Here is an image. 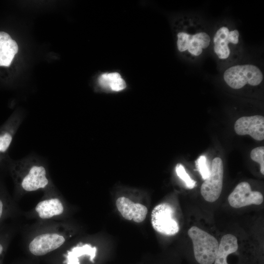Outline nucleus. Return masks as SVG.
<instances>
[{
	"mask_svg": "<svg viewBox=\"0 0 264 264\" xmlns=\"http://www.w3.org/2000/svg\"><path fill=\"white\" fill-rule=\"evenodd\" d=\"M223 79L230 88L240 89L246 84L252 86L259 85L263 80V74L260 69L254 65H236L225 71Z\"/></svg>",
	"mask_w": 264,
	"mask_h": 264,
	"instance_id": "5",
	"label": "nucleus"
},
{
	"mask_svg": "<svg viewBox=\"0 0 264 264\" xmlns=\"http://www.w3.org/2000/svg\"><path fill=\"white\" fill-rule=\"evenodd\" d=\"M68 209L65 199L56 188L44 192L40 201L22 216L36 222L66 221Z\"/></svg>",
	"mask_w": 264,
	"mask_h": 264,
	"instance_id": "3",
	"label": "nucleus"
},
{
	"mask_svg": "<svg viewBox=\"0 0 264 264\" xmlns=\"http://www.w3.org/2000/svg\"><path fill=\"white\" fill-rule=\"evenodd\" d=\"M234 130L238 135L248 134L255 140H263L264 139V117L259 115L241 117L235 122Z\"/></svg>",
	"mask_w": 264,
	"mask_h": 264,
	"instance_id": "10",
	"label": "nucleus"
},
{
	"mask_svg": "<svg viewBox=\"0 0 264 264\" xmlns=\"http://www.w3.org/2000/svg\"><path fill=\"white\" fill-rule=\"evenodd\" d=\"M176 172L179 178L183 181L187 188L191 189L196 186V181L190 176L181 164L178 163L176 165Z\"/></svg>",
	"mask_w": 264,
	"mask_h": 264,
	"instance_id": "18",
	"label": "nucleus"
},
{
	"mask_svg": "<svg viewBox=\"0 0 264 264\" xmlns=\"http://www.w3.org/2000/svg\"><path fill=\"white\" fill-rule=\"evenodd\" d=\"M188 235L192 241L196 262L198 264H214L219 244L218 240L196 226L188 230Z\"/></svg>",
	"mask_w": 264,
	"mask_h": 264,
	"instance_id": "4",
	"label": "nucleus"
},
{
	"mask_svg": "<svg viewBox=\"0 0 264 264\" xmlns=\"http://www.w3.org/2000/svg\"><path fill=\"white\" fill-rule=\"evenodd\" d=\"M73 234L68 220L34 221L22 229V242L30 254L42 257L61 248Z\"/></svg>",
	"mask_w": 264,
	"mask_h": 264,
	"instance_id": "1",
	"label": "nucleus"
},
{
	"mask_svg": "<svg viewBox=\"0 0 264 264\" xmlns=\"http://www.w3.org/2000/svg\"><path fill=\"white\" fill-rule=\"evenodd\" d=\"M239 35L237 30L230 31L225 26L221 27L217 31L213 38L214 50L219 59L223 60L228 58L230 54L228 44H237Z\"/></svg>",
	"mask_w": 264,
	"mask_h": 264,
	"instance_id": "11",
	"label": "nucleus"
},
{
	"mask_svg": "<svg viewBox=\"0 0 264 264\" xmlns=\"http://www.w3.org/2000/svg\"><path fill=\"white\" fill-rule=\"evenodd\" d=\"M252 160L259 163L260 165V171L264 175V147L263 146L253 149L250 153Z\"/></svg>",
	"mask_w": 264,
	"mask_h": 264,
	"instance_id": "20",
	"label": "nucleus"
},
{
	"mask_svg": "<svg viewBox=\"0 0 264 264\" xmlns=\"http://www.w3.org/2000/svg\"><path fill=\"white\" fill-rule=\"evenodd\" d=\"M68 242L57 250L63 258L62 264H81L80 259L85 257H89V261L94 263L97 251L96 246L86 242H78L72 245Z\"/></svg>",
	"mask_w": 264,
	"mask_h": 264,
	"instance_id": "8",
	"label": "nucleus"
},
{
	"mask_svg": "<svg viewBox=\"0 0 264 264\" xmlns=\"http://www.w3.org/2000/svg\"><path fill=\"white\" fill-rule=\"evenodd\" d=\"M21 122L18 116H12L0 127V163L6 155Z\"/></svg>",
	"mask_w": 264,
	"mask_h": 264,
	"instance_id": "14",
	"label": "nucleus"
},
{
	"mask_svg": "<svg viewBox=\"0 0 264 264\" xmlns=\"http://www.w3.org/2000/svg\"><path fill=\"white\" fill-rule=\"evenodd\" d=\"M18 51V46L9 34L0 32V66H9Z\"/></svg>",
	"mask_w": 264,
	"mask_h": 264,
	"instance_id": "15",
	"label": "nucleus"
},
{
	"mask_svg": "<svg viewBox=\"0 0 264 264\" xmlns=\"http://www.w3.org/2000/svg\"><path fill=\"white\" fill-rule=\"evenodd\" d=\"M211 41L210 37L204 32L194 35H188V51L192 55L198 56L202 52L203 49L207 48Z\"/></svg>",
	"mask_w": 264,
	"mask_h": 264,
	"instance_id": "16",
	"label": "nucleus"
},
{
	"mask_svg": "<svg viewBox=\"0 0 264 264\" xmlns=\"http://www.w3.org/2000/svg\"><path fill=\"white\" fill-rule=\"evenodd\" d=\"M263 201L262 194L252 191L249 183L245 181L239 183L228 197L229 204L235 208L252 204L260 205Z\"/></svg>",
	"mask_w": 264,
	"mask_h": 264,
	"instance_id": "9",
	"label": "nucleus"
},
{
	"mask_svg": "<svg viewBox=\"0 0 264 264\" xmlns=\"http://www.w3.org/2000/svg\"><path fill=\"white\" fill-rule=\"evenodd\" d=\"M223 165L221 159L215 158L212 162L209 176L204 180L200 188V193L207 201L213 202L220 197L223 184Z\"/></svg>",
	"mask_w": 264,
	"mask_h": 264,
	"instance_id": "7",
	"label": "nucleus"
},
{
	"mask_svg": "<svg viewBox=\"0 0 264 264\" xmlns=\"http://www.w3.org/2000/svg\"><path fill=\"white\" fill-rule=\"evenodd\" d=\"M9 170L14 184V199L17 202L25 195L43 192L55 187L45 164L35 158H26L11 163Z\"/></svg>",
	"mask_w": 264,
	"mask_h": 264,
	"instance_id": "2",
	"label": "nucleus"
},
{
	"mask_svg": "<svg viewBox=\"0 0 264 264\" xmlns=\"http://www.w3.org/2000/svg\"><path fill=\"white\" fill-rule=\"evenodd\" d=\"M22 213L17 202L0 181V229L7 220L17 219L22 216Z\"/></svg>",
	"mask_w": 264,
	"mask_h": 264,
	"instance_id": "13",
	"label": "nucleus"
},
{
	"mask_svg": "<svg viewBox=\"0 0 264 264\" xmlns=\"http://www.w3.org/2000/svg\"><path fill=\"white\" fill-rule=\"evenodd\" d=\"M196 164L198 171L203 180L207 179L210 176L211 168L207 162L205 155L200 156L197 160Z\"/></svg>",
	"mask_w": 264,
	"mask_h": 264,
	"instance_id": "19",
	"label": "nucleus"
},
{
	"mask_svg": "<svg viewBox=\"0 0 264 264\" xmlns=\"http://www.w3.org/2000/svg\"><path fill=\"white\" fill-rule=\"evenodd\" d=\"M188 35L184 32H180L177 34V46L180 52L187 50Z\"/></svg>",
	"mask_w": 264,
	"mask_h": 264,
	"instance_id": "21",
	"label": "nucleus"
},
{
	"mask_svg": "<svg viewBox=\"0 0 264 264\" xmlns=\"http://www.w3.org/2000/svg\"><path fill=\"white\" fill-rule=\"evenodd\" d=\"M115 204L118 211L125 220L140 223L146 218L148 209L142 204L135 203L125 197H119Z\"/></svg>",
	"mask_w": 264,
	"mask_h": 264,
	"instance_id": "12",
	"label": "nucleus"
},
{
	"mask_svg": "<svg viewBox=\"0 0 264 264\" xmlns=\"http://www.w3.org/2000/svg\"><path fill=\"white\" fill-rule=\"evenodd\" d=\"M98 82L103 88H109L114 91H121L126 87L125 81L117 72L102 74L98 78Z\"/></svg>",
	"mask_w": 264,
	"mask_h": 264,
	"instance_id": "17",
	"label": "nucleus"
},
{
	"mask_svg": "<svg viewBox=\"0 0 264 264\" xmlns=\"http://www.w3.org/2000/svg\"><path fill=\"white\" fill-rule=\"evenodd\" d=\"M174 210L167 203L156 205L151 215V222L154 229L157 232L166 236H174L179 230L177 221L174 219Z\"/></svg>",
	"mask_w": 264,
	"mask_h": 264,
	"instance_id": "6",
	"label": "nucleus"
}]
</instances>
